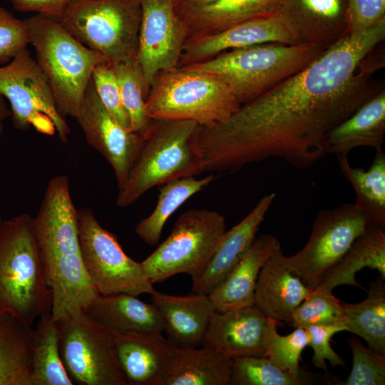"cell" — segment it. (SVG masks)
I'll use <instances>...</instances> for the list:
<instances>
[{"mask_svg": "<svg viewBox=\"0 0 385 385\" xmlns=\"http://www.w3.org/2000/svg\"><path fill=\"white\" fill-rule=\"evenodd\" d=\"M384 38L385 21L349 34L225 121L200 126L195 145L202 172H235L270 158L305 168L323 158L330 132L384 89L359 71Z\"/></svg>", "mask_w": 385, "mask_h": 385, "instance_id": "obj_1", "label": "cell"}, {"mask_svg": "<svg viewBox=\"0 0 385 385\" xmlns=\"http://www.w3.org/2000/svg\"><path fill=\"white\" fill-rule=\"evenodd\" d=\"M34 225L46 283L52 292L53 320L76 308L86 310L100 294L83 262L78 210L66 175H56L48 181Z\"/></svg>", "mask_w": 385, "mask_h": 385, "instance_id": "obj_2", "label": "cell"}, {"mask_svg": "<svg viewBox=\"0 0 385 385\" xmlns=\"http://www.w3.org/2000/svg\"><path fill=\"white\" fill-rule=\"evenodd\" d=\"M48 287L36 238L34 217L23 213L0 222V313L32 327L50 312Z\"/></svg>", "mask_w": 385, "mask_h": 385, "instance_id": "obj_3", "label": "cell"}, {"mask_svg": "<svg viewBox=\"0 0 385 385\" xmlns=\"http://www.w3.org/2000/svg\"><path fill=\"white\" fill-rule=\"evenodd\" d=\"M36 61L51 86L59 113L76 119L93 71L107 62L73 36L56 19L36 14L24 19Z\"/></svg>", "mask_w": 385, "mask_h": 385, "instance_id": "obj_4", "label": "cell"}, {"mask_svg": "<svg viewBox=\"0 0 385 385\" xmlns=\"http://www.w3.org/2000/svg\"><path fill=\"white\" fill-rule=\"evenodd\" d=\"M324 51L307 44L267 43L231 49L182 67L217 76L243 105L298 73Z\"/></svg>", "mask_w": 385, "mask_h": 385, "instance_id": "obj_5", "label": "cell"}, {"mask_svg": "<svg viewBox=\"0 0 385 385\" xmlns=\"http://www.w3.org/2000/svg\"><path fill=\"white\" fill-rule=\"evenodd\" d=\"M200 126L190 120H153L125 181L118 189L117 205L129 206L152 188L203 173L194 142Z\"/></svg>", "mask_w": 385, "mask_h": 385, "instance_id": "obj_6", "label": "cell"}, {"mask_svg": "<svg viewBox=\"0 0 385 385\" xmlns=\"http://www.w3.org/2000/svg\"><path fill=\"white\" fill-rule=\"evenodd\" d=\"M240 106L217 76L184 67L158 73L145 99L152 120H190L202 127L225 121Z\"/></svg>", "mask_w": 385, "mask_h": 385, "instance_id": "obj_7", "label": "cell"}, {"mask_svg": "<svg viewBox=\"0 0 385 385\" xmlns=\"http://www.w3.org/2000/svg\"><path fill=\"white\" fill-rule=\"evenodd\" d=\"M140 0H75L57 20L111 65L137 58Z\"/></svg>", "mask_w": 385, "mask_h": 385, "instance_id": "obj_8", "label": "cell"}, {"mask_svg": "<svg viewBox=\"0 0 385 385\" xmlns=\"http://www.w3.org/2000/svg\"><path fill=\"white\" fill-rule=\"evenodd\" d=\"M226 232L225 218L208 209H190L175 221L169 236L141 265L155 283L187 274L196 283L205 272Z\"/></svg>", "mask_w": 385, "mask_h": 385, "instance_id": "obj_9", "label": "cell"}, {"mask_svg": "<svg viewBox=\"0 0 385 385\" xmlns=\"http://www.w3.org/2000/svg\"><path fill=\"white\" fill-rule=\"evenodd\" d=\"M61 357L73 382L128 385L120 364L115 332L76 308L55 321Z\"/></svg>", "mask_w": 385, "mask_h": 385, "instance_id": "obj_10", "label": "cell"}, {"mask_svg": "<svg viewBox=\"0 0 385 385\" xmlns=\"http://www.w3.org/2000/svg\"><path fill=\"white\" fill-rule=\"evenodd\" d=\"M0 93L11 106L13 124L20 130L31 127L66 143L70 128L59 113L48 81L27 48L0 66Z\"/></svg>", "mask_w": 385, "mask_h": 385, "instance_id": "obj_11", "label": "cell"}, {"mask_svg": "<svg viewBox=\"0 0 385 385\" xmlns=\"http://www.w3.org/2000/svg\"><path fill=\"white\" fill-rule=\"evenodd\" d=\"M78 228L86 271L101 295L139 296L155 291L141 262L125 253L115 235L101 225L91 209L78 210Z\"/></svg>", "mask_w": 385, "mask_h": 385, "instance_id": "obj_12", "label": "cell"}, {"mask_svg": "<svg viewBox=\"0 0 385 385\" xmlns=\"http://www.w3.org/2000/svg\"><path fill=\"white\" fill-rule=\"evenodd\" d=\"M370 222L355 204L321 210L307 243L294 255L284 256V262L306 286L314 289Z\"/></svg>", "mask_w": 385, "mask_h": 385, "instance_id": "obj_13", "label": "cell"}, {"mask_svg": "<svg viewBox=\"0 0 385 385\" xmlns=\"http://www.w3.org/2000/svg\"><path fill=\"white\" fill-rule=\"evenodd\" d=\"M141 21L137 59L149 87L158 73L178 66L188 35L175 0H140Z\"/></svg>", "mask_w": 385, "mask_h": 385, "instance_id": "obj_14", "label": "cell"}, {"mask_svg": "<svg viewBox=\"0 0 385 385\" xmlns=\"http://www.w3.org/2000/svg\"><path fill=\"white\" fill-rule=\"evenodd\" d=\"M76 120L87 143L111 165L119 189L138 155L144 138L125 128L109 113L100 101L92 79Z\"/></svg>", "mask_w": 385, "mask_h": 385, "instance_id": "obj_15", "label": "cell"}, {"mask_svg": "<svg viewBox=\"0 0 385 385\" xmlns=\"http://www.w3.org/2000/svg\"><path fill=\"white\" fill-rule=\"evenodd\" d=\"M267 43L300 44L292 29L276 12L245 21L221 32L188 39L178 67L205 61L231 49Z\"/></svg>", "mask_w": 385, "mask_h": 385, "instance_id": "obj_16", "label": "cell"}, {"mask_svg": "<svg viewBox=\"0 0 385 385\" xmlns=\"http://www.w3.org/2000/svg\"><path fill=\"white\" fill-rule=\"evenodd\" d=\"M115 334L128 385H163L179 359L180 349L162 333Z\"/></svg>", "mask_w": 385, "mask_h": 385, "instance_id": "obj_17", "label": "cell"}, {"mask_svg": "<svg viewBox=\"0 0 385 385\" xmlns=\"http://www.w3.org/2000/svg\"><path fill=\"white\" fill-rule=\"evenodd\" d=\"M277 13L302 44L326 51L349 35L346 0H282Z\"/></svg>", "mask_w": 385, "mask_h": 385, "instance_id": "obj_18", "label": "cell"}, {"mask_svg": "<svg viewBox=\"0 0 385 385\" xmlns=\"http://www.w3.org/2000/svg\"><path fill=\"white\" fill-rule=\"evenodd\" d=\"M282 0H175L188 39L216 34L245 21L276 13Z\"/></svg>", "mask_w": 385, "mask_h": 385, "instance_id": "obj_19", "label": "cell"}, {"mask_svg": "<svg viewBox=\"0 0 385 385\" xmlns=\"http://www.w3.org/2000/svg\"><path fill=\"white\" fill-rule=\"evenodd\" d=\"M267 318L255 306L215 311L201 346L234 359L243 356H265L262 335Z\"/></svg>", "mask_w": 385, "mask_h": 385, "instance_id": "obj_20", "label": "cell"}, {"mask_svg": "<svg viewBox=\"0 0 385 385\" xmlns=\"http://www.w3.org/2000/svg\"><path fill=\"white\" fill-rule=\"evenodd\" d=\"M150 295L161 315L167 338L179 349L201 346L216 311L209 295L193 292L176 296L157 290Z\"/></svg>", "mask_w": 385, "mask_h": 385, "instance_id": "obj_21", "label": "cell"}, {"mask_svg": "<svg viewBox=\"0 0 385 385\" xmlns=\"http://www.w3.org/2000/svg\"><path fill=\"white\" fill-rule=\"evenodd\" d=\"M281 247L261 268L254 305L268 319L292 325L293 311L313 289L306 286L284 264Z\"/></svg>", "mask_w": 385, "mask_h": 385, "instance_id": "obj_22", "label": "cell"}, {"mask_svg": "<svg viewBox=\"0 0 385 385\" xmlns=\"http://www.w3.org/2000/svg\"><path fill=\"white\" fill-rule=\"evenodd\" d=\"M274 198L273 192L262 197L245 218L225 232L202 276L192 284L193 292L208 294L243 257Z\"/></svg>", "mask_w": 385, "mask_h": 385, "instance_id": "obj_23", "label": "cell"}, {"mask_svg": "<svg viewBox=\"0 0 385 385\" xmlns=\"http://www.w3.org/2000/svg\"><path fill=\"white\" fill-rule=\"evenodd\" d=\"M279 247V240L271 234L255 238L243 257L208 294L216 311L225 312L253 306L260 271Z\"/></svg>", "mask_w": 385, "mask_h": 385, "instance_id": "obj_24", "label": "cell"}, {"mask_svg": "<svg viewBox=\"0 0 385 385\" xmlns=\"http://www.w3.org/2000/svg\"><path fill=\"white\" fill-rule=\"evenodd\" d=\"M137 297L126 293L100 294L86 311L92 318L118 333H163V322L156 307Z\"/></svg>", "mask_w": 385, "mask_h": 385, "instance_id": "obj_25", "label": "cell"}, {"mask_svg": "<svg viewBox=\"0 0 385 385\" xmlns=\"http://www.w3.org/2000/svg\"><path fill=\"white\" fill-rule=\"evenodd\" d=\"M385 135V89L337 125L327 138V153L348 155L360 147L382 148Z\"/></svg>", "mask_w": 385, "mask_h": 385, "instance_id": "obj_26", "label": "cell"}, {"mask_svg": "<svg viewBox=\"0 0 385 385\" xmlns=\"http://www.w3.org/2000/svg\"><path fill=\"white\" fill-rule=\"evenodd\" d=\"M365 267L376 270L385 279V226L370 222L320 284L332 290L340 285L364 289L356 281V274Z\"/></svg>", "mask_w": 385, "mask_h": 385, "instance_id": "obj_27", "label": "cell"}, {"mask_svg": "<svg viewBox=\"0 0 385 385\" xmlns=\"http://www.w3.org/2000/svg\"><path fill=\"white\" fill-rule=\"evenodd\" d=\"M33 332L16 317L0 313V385H33Z\"/></svg>", "mask_w": 385, "mask_h": 385, "instance_id": "obj_28", "label": "cell"}, {"mask_svg": "<svg viewBox=\"0 0 385 385\" xmlns=\"http://www.w3.org/2000/svg\"><path fill=\"white\" fill-rule=\"evenodd\" d=\"M232 359L202 346L180 349V356L163 385H229Z\"/></svg>", "mask_w": 385, "mask_h": 385, "instance_id": "obj_29", "label": "cell"}, {"mask_svg": "<svg viewBox=\"0 0 385 385\" xmlns=\"http://www.w3.org/2000/svg\"><path fill=\"white\" fill-rule=\"evenodd\" d=\"M348 155H337L339 168L356 193L357 207L371 222L385 226V154L382 148L375 149L371 165L367 170L352 167Z\"/></svg>", "mask_w": 385, "mask_h": 385, "instance_id": "obj_30", "label": "cell"}, {"mask_svg": "<svg viewBox=\"0 0 385 385\" xmlns=\"http://www.w3.org/2000/svg\"><path fill=\"white\" fill-rule=\"evenodd\" d=\"M215 179V177L210 174L200 179L184 177L163 184L154 210L137 224V235L150 246L158 244L169 217L186 200L208 186Z\"/></svg>", "mask_w": 385, "mask_h": 385, "instance_id": "obj_31", "label": "cell"}, {"mask_svg": "<svg viewBox=\"0 0 385 385\" xmlns=\"http://www.w3.org/2000/svg\"><path fill=\"white\" fill-rule=\"evenodd\" d=\"M380 276L369 285L366 298L358 303L342 302L347 331L361 337L370 349L385 354V284Z\"/></svg>", "mask_w": 385, "mask_h": 385, "instance_id": "obj_32", "label": "cell"}, {"mask_svg": "<svg viewBox=\"0 0 385 385\" xmlns=\"http://www.w3.org/2000/svg\"><path fill=\"white\" fill-rule=\"evenodd\" d=\"M38 319L32 335L33 385L73 384L61 357L58 329L51 312Z\"/></svg>", "mask_w": 385, "mask_h": 385, "instance_id": "obj_33", "label": "cell"}, {"mask_svg": "<svg viewBox=\"0 0 385 385\" xmlns=\"http://www.w3.org/2000/svg\"><path fill=\"white\" fill-rule=\"evenodd\" d=\"M120 88L122 102L129 117L130 129L145 138L153 120L146 111L145 99L150 87L138 59L111 65Z\"/></svg>", "mask_w": 385, "mask_h": 385, "instance_id": "obj_34", "label": "cell"}, {"mask_svg": "<svg viewBox=\"0 0 385 385\" xmlns=\"http://www.w3.org/2000/svg\"><path fill=\"white\" fill-rule=\"evenodd\" d=\"M315 374L303 369L298 374L284 371L265 356H243L232 359L231 385H307L317 381Z\"/></svg>", "mask_w": 385, "mask_h": 385, "instance_id": "obj_35", "label": "cell"}, {"mask_svg": "<svg viewBox=\"0 0 385 385\" xmlns=\"http://www.w3.org/2000/svg\"><path fill=\"white\" fill-rule=\"evenodd\" d=\"M278 322L267 319L262 335L265 356L280 369L298 374L302 351L309 346V335L304 328L297 327L290 334L282 336L277 332Z\"/></svg>", "mask_w": 385, "mask_h": 385, "instance_id": "obj_36", "label": "cell"}, {"mask_svg": "<svg viewBox=\"0 0 385 385\" xmlns=\"http://www.w3.org/2000/svg\"><path fill=\"white\" fill-rule=\"evenodd\" d=\"M345 321L342 302L333 295L332 289L319 284L293 311L291 326L304 328L312 325H345Z\"/></svg>", "mask_w": 385, "mask_h": 385, "instance_id": "obj_37", "label": "cell"}, {"mask_svg": "<svg viewBox=\"0 0 385 385\" xmlns=\"http://www.w3.org/2000/svg\"><path fill=\"white\" fill-rule=\"evenodd\" d=\"M353 364L349 377L341 385H384L385 354L365 346L357 338L347 339Z\"/></svg>", "mask_w": 385, "mask_h": 385, "instance_id": "obj_38", "label": "cell"}, {"mask_svg": "<svg viewBox=\"0 0 385 385\" xmlns=\"http://www.w3.org/2000/svg\"><path fill=\"white\" fill-rule=\"evenodd\" d=\"M96 92L105 108L127 130L131 131L129 117L123 106L120 88L110 63L98 65L91 77Z\"/></svg>", "mask_w": 385, "mask_h": 385, "instance_id": "obj_39", "label": "cell"}, {"mask_svg": "<svg viewBox=\"0 0 385 385\" xmlns=\"http://www.w3.org/2000/svg\"><path fill=\"white\" fill-rule=\"evenodd\" d=\"M304 329L309 335V346L312 348L314 352L312 361L314 366L327 373L326 364L327 360L334 367L337 366L345 367L344 359L334 351L330 344L334 334L347 331V327L344 324L312 325Z\"/></svg>", "mask_w": 385, "mask_h": 385, "instance_id": "obj_40", "label": "cell"}, {"mask_svg": "<svg viewBox=\"0 0 385 385\" xmlns=\"http://www.w3.org/2000/svg\"><path fill=\"white\" fill-rule=\"evenodd\" d=\"M29 44L24 20L0 6V63H6Z\"/></svg>", "mask_w": 385, "mask_h": 385, "instance_id": "obj_41", "label": "cell"}, {"mask_svg": "<svg viewBox=\"0 0 385 385\" xmlns=\"http://www.w3.org/2000/svg\"><path fill=\"white\" fill-rule=\"evenodd\" d=\"M349 34L359 35L385 21V0H346Z\"/></svg>", "mask_w": 385, "mask_h": 385, "instance_id": "obj_42", "label": "cell"}, {"mask_svg": "<svg viewBox=\"0 0 385 385\" xmlns=\"http://www.w3.org/2000/svg\"><path fill=\"white\" fill-rule=\"evenodd\" d=\"M18 11L59 19L75 0H8Z\"/></svg>", "mask_w": 385, "mask_h": 385, "instance_id": "obj_43", "label": "cell"}, {"mask_svg": "<svg viewBox=\"0 0 385 385\" xmlns=\"http://www.w3.org/2000/svg\"><path fill=\"white\" fill-rule=\"evenodd\" d=\"M11 116V111L9 109L4 97L0 93V135L4 129V121Z\"/></svg>", "mask_w": 385, "mask_h": 385, "instance_id": "obj_44", "label": "cell"}, {"mask_svg": "<svg viewBox=\"0 0 385 385\" xmlns=\"http://www.w3.org/2000/svg\"><path fill=\"white\" fill-rule=\"evenodd\" d=\"M2 220V217H1V213H0V222Z\"/></svg>", "mask_w": 385, "mask_h": 385, "instance_id": "obj_45", "label": "cell"}]
</instances>
